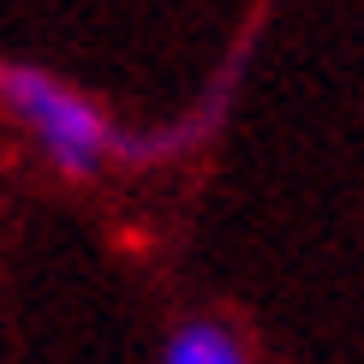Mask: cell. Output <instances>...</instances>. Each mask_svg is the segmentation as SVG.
I'll use <instances>...</instances> for the list:
<instances>
[{
	"label": "cell",
	"instance_id": "obj_1",
	"mask_svg": "<svg viewBox=\"0 0 364 364\" xmlns=\"http://www.w3.org/2000/svg\"><path fill=\"white\" fill-rule=\"evenodd\" d=\"M0 114L30 138L42 168L60 173L66 186H90L108 168H132V138L138 132L119 126L96 96L66 84L48 66L0 54Z\"/></svg>",
	"mask_w": 364,
	"mask_h": 364
},
{
	"label": "cell",
	"instance_id": "obj_2",
	"mask_svg": "<svg viewBox=\"0 0 364 364\" xmlns=\"http://www.w3.org/2000/svg\"><path fill=\"white\" fill-rule=\"evenodd\" d=\"M156 364H251V346L221 316H186V323L168 328Z\"/></svg>",
	"mask_w": 364,
	"mask_h": 364
}]
</instances>
